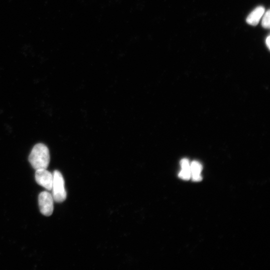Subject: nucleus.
Here are the masks:
<instances>
[{"instance_id":"2","label":"nucleus","mask_w":270,"mask_h":270,"mask_svg":"<svg viewBox=\"0 0 270 270\" xmlns=\"http://www.w3.org/2000/svg\"><path fill=\"white\" fill-rule=\"evenodd\" d=\"M52 196L54 200L57 202H64L66 198V192L64 188V181L61 173L58 170L53 173L52 185Z\"/></svg>"},{"instance_id":"9","label":"nucleus","mask_w":270,"mask_h":270,"mask_svg":"<svg viewBox=\"0 0 270 270\" xmlns=\"http://www.w3.org/2000/svg\"><path fill=\"white\" fill-rule=\"evenodd\" d=\"M266 44L268 48L270 50V36H268L266 38Z\"/></svg>"},{"instance_id":"5","label":"nucleus","mask_w":270,"mask_h":270,"mask_svg":"<svg viewBox=\"0 0 270 270\" xmlns=\"http://www.w3.org/2000/svg\"><path fill=\"white\" fill-rule=\"evenodd\" d=\"M264 8L259 6L254 8L248 16L246 21L252 26H256L264 13Z\"/></svg>"},{"instance_id":"3","label":"nucleus","mask_w":270,"mask_h":270,"mask_svg":"<svg viewBox=\"0 0 270 270\" xmlns=\"http://www.w3.org/2000/svg\"><path fill=\"white\" fill-rule=\"evenodd\" d=\"M54 198L52 194L44 191L38 196V205L40 212L46 216H50L54 210Z\"/></svg>"},{"instance_id":"7","label":"nucleus","mask_w":270,"mask_h":270,"mask_svg":"<svg viewBox=\"0 0 270 270\" xmlns=\"http://www.w3.org/2000/svg\"><path fill=\"white\" fill-rule=\"evenodd\" d=\"M182 170L178 174V176L184 180H188L191 177L190 164L188 160L184 158L180 161Z\"/></svg>"},{"instance_id":"8","label":"nucleus","mask_w":270,"mask_h":270,"mask_svg":"<svg viewBox=\"0 0 270 270\" xmlns=\"http://www.w3.org/2000/svg\"><path fill=\"white\" fill-rule=\"evenodd\" d=\"M270 10H268L262 16V25L264 28H270Z\"/></svg>"},{"instance_id":"4","label":"nucleus","mask_w":270,"mask_h":270,"mask_svg":"<svg viewBox=\"0 0 270 270\" xmlns=\"http://www.w3.org/2000/svg\"><path fill=\"white\" fill-rule=\"evenodd\" d=\"M35 179L36 182L48 190H52L53 182V174L46 169L36 170Z\"/></svg>"},{"instance_id":"1","label":"nucleus","mask_w":270,"mask_h":270,"mask_svg":"<svg viewBox=\"0 0 270 270\" xmlns=\"http://www.w3.org/2000/svg\"><path fill=\"white\" fill-rule=\"evenodd\" d=\"M28 160L36 170L46 169L50 160L48 148L43 144H36L30 154Z\"/></svg>"},{"instance_id":"6","label":"nucleus","mask_w":270,"mask_h":270,"mask_svg":"<svg viewBox=\"0 0 270 270\" xmlns=\"http://www.w3.org/2000/svg\"><path fill=\"white\" fill-rule=\"evenodd\" d=\"M202 170V166L200 163L194 161L190 165V170L192 180L196 182L200 181L202 177L200 176V172Z\"/></svg>"}]
</instances>
